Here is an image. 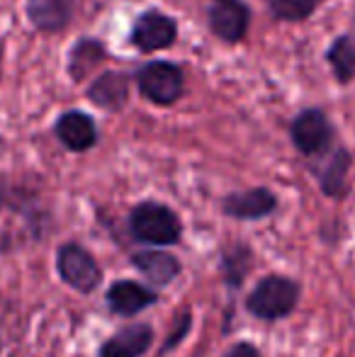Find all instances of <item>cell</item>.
Here are the masks:
<instances>
[{
	"label": "cell",
	"mask_w": 355,
	"mask_h": 357,
	"mask_svg": "<svg viewBox=\"0 0 355 357\" xmlns=\"http://www.w3.org/2000/svg\"><path fill=\"white\" fill-rule=\"evenodd\" d=\"M178 39V22L166 15L163 10H144L132 24V34H129V42L132 47H137L139 52L151 54L161 52V49L173 47Z\"/></svg>",
	"instance_id": "8992f818"
},
{
	"label": "cell",
	"mask_w": 355,
	"mask_h": 357,
	"mask_svg": "<svg viewBox=\"0 0 355 357\" xmlns=\"http://www.w3.org/2000/svg\"><path fill=\"white\" fill-rule=\"evenodd\" d=\"M105 59H107L105 44L100 42V39L83 37V39H78L71 47V52H68L66 68H68V73H71V78L76 80V83H81V80H86L88 75L105 61Z\"/></svg>",
	"instance_id": "2e32d148"
},
{
	"label": "cell",
	"mask_w": 355,
	"mask_h": 357,
	"mask_svg": "<svg viewBox=\"0 0 355 357\" xmlns=\"http://www.w3.org/2000/svg\"><path fill=\"white\" fill-rule=\"evenodd\" d=\"M207 24H209V32L219 42L236 44L248 32L251 8L246 5V0H209Z\"/></svg>",
	"instance_id": "52a82bcc"
},
{
	"label": "cell",
	"mask_w": 355,
	"mask_h": 357,
	"mask_svg": "<svg viewBox=\"0 0 355 357\" xmlns=\"http://www.w3.org/2000/svg\"><path fill=\"white\" fill-rule=\"evenodd\" d=\"M326 61L331 63L338 83H351L355 78V39L351 34H341L333 39L326 52Z\"/></svg>",
	"instance_id": "ac0fdd59"
},
{
	"label": "cell",
	"mask_w": 355,
	"mask_h": 357,
	"mask_svg": "<svg viewBox=\"0 0 355 357\" xmlns=\"http://www.w3.org/2000/svg\"><path fill=\"white\" fill-rule=\"evenodd\" d=\"M224 357H263L261 350L251 343H234L232 348L224 353Z\"/></svg>",
	"instance_id": "44dd1931"
},
{
	"label": "cell",
	"mask_w": 355,
	"mask_h": 357,
	"mask_svg": "<svg viewBox=\"0 0 355 357\" xmlns=\"http://www.w3.org/2000/svg\"><path fill=\"white\" fill-rule=\"evenodd\" d=\"M289 139H292L294 149L304 155V158H319V155L328 153L333 142H336V127L331 119L317 107L302 109L289 124Z\"/></svg>",
	"instance_id": "5b68a950"
},
{
	"label": "cell",
	"mask_w": 355,
	"mask_h": 357,
	"mask_svg": "<svg viewBox=\"0 0 355 357\" xmlns=\"http://www.w3.org/2000/svg\"><path fill=\"white\" fill-rule=\"evenodd\" d=\"M190 328H192V316H190V311H183V314H180V324L176 321V326H173V331H171V333H168L166 343H163L161 355H166V353H171L173 348H178V345L185 340V335L190 333Z\"/></svg>",
	"instance_id": "ffe728a7"
},
{
	"label": "cell",
	"mask_w": 355,
	"mask_h": 357,
	"mask_svg": "<svg viewBox=\"0 0 355 357\" xmlns=\"http://www.w3.org/2000/svg\"><path fill=\"white\" fill-rule=\"evenodd\" d=\"M324 0H268V8L275 20L282 22H299L307 20Z\"/></svg>",
	"instance_id": "d6986e66"
},
{
	"label": "cell",
	"mask_w": 355,
	"mask_h": 357,
	"mask_svg": "<svg viewBox=\"0 0 355 357\" xmlns=\"http://www.w3.org/2000/svg\"><path fill=\"white\" fill-rule=\"evenodd\" d=\"M24 13L37 32L56 34L71 24L73 13H76V0H27Z\"/></svg>",
	"instance_id": "30bf717a"
},
{
	"label": "cell",
	"mask_w": 355,
	"mask_h": 357,
	"mask_svg": "<svg viewBox=\"0 0 355 357\" xmlns=\"http://www.w3.org/2000/svg\"><path fill=\"white\" fill-rule=\"evenodd\" d=\"M278 209V195L268 188H248L241 192H232L222 199V212L236 221L266 219Z\"/></svg>",
	"instance_id": "ba28073f"
},
{
	"label": "cell",
	"mask_w": 355,
	"mask_h": 357,
	"mask_svg": "<svg viewBox=\"0 0 355 357\" xmlns=\"http://www.w3.org/2000/svg\"><path fill=\"white\" fill-rule=\"evenodd\" d=\"M251 265H253V253L248 245L236 243L224 248L222 258H219V270H222L224 284L232 291L239 289L243 284V280H246V275L251 273Z\"/></svg>",
	"instance_id": "e0dca14e"
},
{
	"label": "cell",
	"mask_w": 355,
	"mask_h": 357,
	"mask_svg": "<svg viewBox=\"0 0 355 357\" xmlns=\"http://www.w3.org/2000/svg\"><path fill=\"white\" fill-rule=\"evenodd\" d=\"M86 98L107 112H119L129 102V75L122 71H105L88 85Z\"/></svg>",
	"instance_id": "4fadbf2b"
},
{
	"label": "cell",
	"mask_w": 355,
	"mask_h": 357,
	"mask_svg": "<svg viewBox=\"0 0 355 357\" xmlns=\"http://www.w3.org/2000/svg\"><path fill=\"white\" fill-rule=\"evenodd\" d=\"M351 165H353L351 151L338 146V149L328 155V160L322 168H314V173H317V178H319V188H322V192L326 195V197H331V199L346 197L348 170H351Z\"/></svg>",
	"instance_id": "9a60e30c"
},
{
	"label": "cell",
	"mask_w": 355,
	"mask_h": 357,
	"mask_svg": "<svg viewBox=\"0 0 355 357\" xmlns=\"http://www.w3.org/2000/svg\"><path fill=\"white\" fill-rule=\"evenodd\" d=\"M56 273L61 282L68 284L78 294H90L103 282V268L98 265V260L93 258L90 250L83 248L81 243H73V241L59 245Z\"/></svg>",
	"instance_id": "277c9868"
},
{
	"label": "cell",
	"mask_w": 355,
	"mask_h": 357,
	"mask_svg": "<svg viewBox=\"0 0 355 357\" xmlns=\"http://www.w3.org/2000/svg\"><path fill=\"white\" fill-rule=\"evenodd\" d=\"M105 301H107V309L112 311L114 316L129 319V316L142 314L144 309L156 304L158 294L151 287L134 282V280H117L114 284H109L107 294H105Z\"/></svg>",
	"instance_id": "9c48e42d"
},
{
	"label": "cell",
	"mask_w": 355,
	"mask_h": 357,
	"mask_svg": "<svg viewBox=\"0 0 355 357\" xmlns=\"http://www.w3.org/2000/svg\"><path fill=\"white\" fill-rule=\"evenodd\" d=\"M302 284L289 275H266L246 296V311L258 321L287 319L299 304Z\"/></svg>",
	"instance_id": "6da1fadb"
},
{
	"label": "cell",
	"mask_w": 355,
	"mask_h": 357,
	"mask_svg": "<svg viewBox=\"0 0 355 357\" xmlns=\"http://www.w3.org/2000/svg\"><path fill=\"white\" fill-rule=\"evenodd\" d=\"M132 265L149 280L153 287H168L178 280L183 273V265L176 255L166 253V250H139L132 255Z\"/></svg>",
	"instance_id": "5bb4252c"
},
{
	"label": "cell",
	"mask_w": 355,
	"mask_h": 357,
	"mask_svg": "<svg viewBox=\"0 0 355 357\" xmlns=\"http://www.w3.org/2000/svg\"><path fill=\"white\" fill-rule=\"evenodd\" d=\"M139 93L146 100H151L153 105H168L178 102L180 95L185 90V73L178 63L173 61H149L134 75Z\"/></svg>",
	"instance_id": "3957f363"
},
{
	"label": "cell",
	"mask_w": 355,
	"mask_h": 357,
	"mask_svg": "<svg viewBox=\"0 0 355 357\" xmlns=\"http://www.w3.org/2000/svg\"><path fill=\"white\" fill-rule=\"evenodd\" d=\"M129 234L139 243L149 245H176L183 238V221L168 204L161 202H139L129 212Z\"/></svg>",
	"instance_id": "7a4b0ae2"
},
{
	"label": "cell",
	"mask_w": 355,
	"mask_h": 357,
	"mask_svg": "<svg viewBox=\"0 0 355 357\" xmlns=\"http://www.w3.org/2000/svg\"><path fill=\"white\" fill-rule=\"evenodd\" d=\"M153 345V328L149 324H129L109 335L98 350V357H144Z\"/></svg>",
	"instance_id": "7c38bea8"
},
{
	"label": "cell",
	"mask_w": 355,
	"mask_h": 357,
	"mask_svg": "<svg viewBox=\"0 0 355 357\" xmlns=\"http://www.w3.org/2000/svg\"><path fill=\"white\" fill-rule=\"evenodd\" d=\"M3 151H5V139L0 137V155H3Z\"/></svg>",
	"instance_id": "7402d4cb"
},
{
	"label": "cell",
	"mask_w": 355,
	"mask_h": 357,
	"mask_svg": "<svg viewBox=\"0 0 355 357\" xmlns=\"http://www.w3.org/2000/svg\"><path fill=\"white\" fill-rule=\"evenodd\" d=\"M54 134L68 151H76V153L93 149L98 144V124L90 114L81 112V109L63 112L54 124Z\"/></svg>",
	"instance_id": "8fae6325"
},
{
	"label": "cell",
	"mask_w": 355,
	"mask_h": 357,
	"mask_svg": "<svg viewBox=\"0 0 355 357\" xmlns=\"http://www.w3.org/2000/svg\"><path fill=\"white\" fill-rule=\"evenodd\" d=\"M0 61H3V44H0Z\"/></svg>",
	"instance_id": "603a6c76"
}]
</instances>
